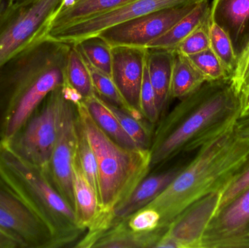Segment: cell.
<instances>
[{
  "instance_id": "6da1fadb",
  "label": "cell",
  "mask_w": 249,
  "mask_h": 248,
  "mask_svg": "<svg viewBox=\"0 0 249 248\" xmlns=\"http://www.w3.org/2000/svg\"><path fill=\"white\" fill-rule=\"evenodd\" d=\"M241 99L232 80L206 82L158 124L150 148L151 167L200 149L235 127Z\"/></svg>"
},
{
  "instance_id": "7a4b0ae2",
  "label": "cell",
  "mask_w": 249,
  "mask_h": 248,
  "mask_svg": "<svg viewBox=\"0 0 249 248\" xmlns=\"http://www.w3.org/2000/svg\"><path fill=\"white\" fill-rule=\"evenodd\" d=\"M70 48L43 35L0 66V141L17 132L53 90L65 84Z\"/></svg>"
},
{
  "instance_id": "3957f363",
  "label": "cell",
  "mask_w": 249,
  "mask_h": 248,
  "mask_svg": "<svg viewBox=\"0 0 249 248\" xmlns=\"http://www.w3.org/2000/svg\"><path fill=\"white\" fill-rule=\"evenodd\" d=\"M249 163V135L234 128L197 149L169 186L144 208L160 215L159 227L170 224L189 206L213 193L223 194Z\"/></svg>"
},
{
  "instance_id": "277c9868",
  "label": "cell",
  "mask_w": 249,
  "mask_h": 248,
  "mask_svg": "<svg viewBox=\"0 0 249 248\" xmlns=\"http://www.w3.org/2000/svg\"><path fill=\"white\" fill-rule=\"evenodd\" d=\"M0 176L29 209L48 227L54 248H74L84 235L75 212L45 170L19 157L0 141Z\"/></svg>"
},
{
  "instance_id": "5b68a950",
  "label": "cell",
  "mask_w": 249,
  "mask_h": 248,
  "mask_svg": "<svg viewBox=\"0 0 249 248\" xmlns=\"http://www.w3.org/2000/svg\"><path fill=\"white\" fill-rule=\"evenodd\" d=\"M77 119L84 128L97 160L99 202L108 214L125 200L151 169L149 149L123 147L94 122L83 100L76 102Z\"/></svg>"
},
{
  "instance_id": "8992f818",
  "label": "cell",
  "mask_w": 249,
  "mask_h": 248,
  "mask_svg": "<svg viewBox=\"0 0 249 248\" xmlns=\"http://www.w3.org/2000/svg\"><path fill=\"white\" fill-rule=\"evenodd\" d=\"M64 85L53 90L4 144L20 158L42 168L51 160L58 135Z\"/></svg>"
},
{
  "instance_id": "52a82bcc",
  "label": "cell",
  "mask_w": 249,
  "mask_h": 248,
  "mask_svg": "<svg viewBox=\"0 0 249 248\" xmlns=\"http://www.w3.org/2000/svg\"><path fill=\"white\" fill-rule=\"evenodd\" d=\"M61 0H21L0 16V66L32 42L47 34Z\"/></svg>"
},
{
  "instance_id": "ba28073f",
  "label": "cell",
  "mask_w": 249,
  "mask_h": 248,
  "mask_svg": "<svg viewBox=\"0 0 249 248\" xmlns=\"http://www.w3.org/2000/svg\"><path fill=\"white\" fill-rule=\"evenodd\" d=\"M77 115L72 90L64 84L58 135L51 160L44 169L54 187L74 211L73 167L77 157Z\"/></svg>"
},
{
  "instance_id": "9c48e42d",
  "label": "cell",
  "mask_w": 249,
  "mask_h": 248,
  "mask_svg": "<svg viewBox=\"0 0 249 248\" xmlns=\"http://www.w3.org/2000/svg\"><path fill=\"white\" fill-rule=\"evenodd\" d=\"M199 4V3H198ZM196 4L174 6L111 26L98 34L112 48L129 46L146 48L190 13Z\"/></svg>"
},
{
  "instance_id": "30bf717a",
  "label": "cell",
  "mask_w": 249,
  "mask_h": 248,
  "mask_svg": "<svg viewBox=\"0 0 249 248\" xmlns=\"http://www.w3.org/2000/svg\"><path fill=\"white\" fill-rule=\"evenodd\" d=\"M0 227L21 248H54L52 234L0 176Z\"/></svg>"
},
{
  "instance_id": "8fae6325",
  "label": "cell",
  "mask_w": 249,
  "mask_h": 248,
  "mask_svg": "<svg viewBox=\"0 0 249 248\" xmlns=\"http://www.w3.org/2000/svg\"><path fill=\"white\" fill-rule=\"evenodd\" d=\"M203 1L205 0H132L112 11L74 23L47 36L65 43L77 44L86 38L96 36L111 26L156 10L174 6L196 4Z\"/></svg>"
},
{
  "instance_id": "7c38bea8",
  "label": "cell",
  "mask_w": 249,
  "mask_h": 248,
  "mask_svg": "<svg viewBox=\"0 0 249 248\" xmlns=\"http://www.w3.org/2000/svg\"><path fill=\"white\" fill-rule=\"evenodd\" d=\"M221 193L199 199L168 225L157 248H201L208 226L219 210Z\"/></svg>"
},
{
  "instance_id": "4fadbf2b",
  "label": "cell",
  "mask_w": 249,
  "mask_h": 248,
  "mask_svg": "<svg viewBox=\"0 0 249 248\" xmlns=\"http://www.w3.org/2000/svg\"><path fill=\"white\" fill-rule=\"evenodd\" d=\"M249 189L221 208L206 229L201 248H249Z\"/></svg>"
},
{
  "instance_id": "5bb4252c",
  "label": "cell",
  "mask_w": 249,
  "mask_h": 248,
  "mask_svg": "<svg viewBox=\"0 0 249 248\" xmlns=\"http://www.w3.org/2000/svg\"><path fill=\"white\" fill-rule=\"evenodd\" d=\"M146 50L147 48L135 47L112 48L111 78L128 112L139 119H144L141 113L140 92L146 63Z\"/></svg>"
},
{
  "instance_id": "9a60e30c",
  "label": "cell",
  "mask_w": 249,
  "mask_h": 248,
  "mask_svg": "<svg viewBox=\"0 0 249 248\" xmlns=\"http://www.w3.org/2000/svg\"><path fill=\"white\" fill-rule=\"evenodd\" d=\"M210 14L231 39L239 62L249 46V0H213Z\"/></svg>"
},
{
  "instance_id": "2e32d148",
  "label": "cell",
  "mask_w": 249,
  "mask_h": 248,
  "mask_svg": "<svg viewBox=\"0 0 249 248\" xmlns=\"http://www.w3.org/2000/svg\"><path fill=\"white\" fill-rule=\"evenodd\" d=\"M167 230L168 227H158L152 231L137 232L128 228L124 219L119 220L96 234L83 235L74 248H157Z\"/></svg>"
},
{
  "instance_id": "e0dca14e",
  "label": "cell",
  "mask_w": 249,
  "mask_h": 248,
  "mask_svg": "<svg viewBox=\"0 0 249 248\" xmlns=\"http://www.w3.org/2000/svg\"><path fill=\"white\" fill-rule=\"evenodd\" d=\"M184 167L176 166L162 173L146 176L125 200L115 207L112 212L105 214V224L109 226L111 223L124 219L144 208L169 186Z\"/></svg>"
},
{
  "instance_id": "ac0fdd59",
  "label": "cell",
  "mask_w": 249,
  "mask_h": 248,
  "mask_svg": "<svg viewBox=\"0 0 249 248\" xmlns=\"http://www.w3.org/2000/svg\"><path fill=\"white\" fill-rule=\"evenodd\" d=\"M132 0H61L51 16L47 35L115 10Z\"/></svg>"
},
{
  "instance_id": "d6986e66",
  "label": "cell",
  "mask_w": 249,
  "mask_h": 248,
  "mask_svg": "<svg viewBox=\"0 0 249 248\" xmlns=\"http://www.w3.org/2000/svg\"><path fill=\"white\" fill-rule=\"evenodd\" d=\"M74 212L80 228L90 231L97 225L104 213L97 193L90 185L77 157L73 167Z\"/></svg>"
},
{
  "instance_id": "ffe728a7",
  "label": "cell",
  "mask_w": 249,
  "mask_h": 248,
  "mask_svg": "<svg viewBox=\"0 0 249 248\" xmlns=\"http://www.w3.org/2000/svg\"><path fill=\"white\" fill-rule=\"evenodd\" d=\"M175 51L147 48L146 64L157 109L162 116L171 98V76Z\"/></svg>"
},
{
  "instance_id": "44dd1931",
  "label": "cell",
  "mask_w": 249,
  "mask_h": 248,
  "mask_svg": "<svg viewBox=\"0 0 249 248\" xmlns=\"http://www.w3.org/2000/svg\"><path fill=\"white\" fill-rule=\"evenodd\" d=\"M209 0L199 3L190 13L178 20L166 33L149 43L146 48L175 51L180 43L210 16Z\"/></svg>"
},
{
  "instance_id": "7402d4cb",
  "label": "cell",
  "mask_w": 249,
  "mask_h": 248,
  "mask_svg": "<svg viewBox=\"0 0 249 248\" xmlns=\"http://www.w3.org/2000/svg\"><path fill=\"white\" fill-rule=\"evenodd\" d=\"M83 100L94 122L112 139L127 148H140L126 133L116 116L100 96L96 93Z\"/></svg>"
},
{
  "instance_id": "603a6c76",
  "label": "cell",
  "mask_w": 249,
  "mask_h": 248,
  "mask_svg": "<svg viewBox=\"0 0 249 248\" xmlns=\"http://www.w3.org/2000/svg\"><path fill=\"white\" fill-rule=\"evenodd\" d=\"M206 82L188 57L175 52L171 76V99H183L194 93Z\"/></svg>"
},
{
  "instance_id": "cb8c5ba5",
  "label": "cell",
  "mask_w": 249,
  "mask_h": 248,
  "mask_svg": "<svg viewBox=\"0 0 249 248\" xmlns=\"http://www.w3.org/2000/svg\"><path fill=\"white\" fill-rule=\"evenodd\" d=\"M66 85L78 93L83 100L96 94L89 66L78 47L71 44L66 67Z\"/></svg>"
},
{
  "instance_id": "d4e9b609",
  "label": "cell",
  "mask_w": 249,
  "mask_h": 248,
  "mask_svg": "<svg viewBox=\"0 0 249 248\" xmlns=\"http://www.w3.org/2000/svg\"><path fill=\"white\" fill-rule=\"evenodd\" d=\"M86 62L97 71L111 77L112 75V47L101 36L86 38L75 44Z\"/></svg>"
},
{
  "instance_id": "484cf974",
  "label": "cell",
  "mask_w": 249,
  "mask_h": 248,
  "mask_svg": "<svg viewBox=\"0 0 249 248\" xmlns=\"http://www.w3.org/2000/svg\"><path fill=\"white\" fill-rule=\"evenodd\" d=\"M103 100L116 116L126 133L140 148L150 150L154 132L146 123V119L136 117L124 108Z\"/></svg>"
},
{
  "instance_id": "4316f807",
  "label": "cell",
  "mask_w": 249,
  "mask_h": 248,
  "mask_svg": "<svg viewBox=\"0 0 249 248\" xmlns=\"http://www.w3.org/2000/svg\"><path fill=\"white\" fill-rule=\"evenodd\" d=\"M77 157L88 181L96 191L99 199V179L97 160L87 134L78 119Z\"/></svg>"
},
{
  "instance_id": "83f0119b",
  "label": "cell",
  "mask_w": 249,
  "mask_h": 248,
  "mask_svg": "<svg viewBox=\"0 0 249 248\" xmlns=\"http://www.w3.org/2000/svg\"><path fill=\"white\" fill-rule=\"evenodd\" d=\"M188 57L206 82L230 80L231 75L211 48Z\"/></svg>"
},
{
  "instance_id": "f1b7e54d",
  "label": "cell",
  "mask_w": 249,
  "mask_h": 248,
  "mask_svg": "<svg viewBox=\"0 0 249 248\" xmlns=\"http://www.w3.org/2000/svg\"><path fill=\"white\" fill-rule=\"evenodd\" d=\"M210 48L220 60L232 78L238 66V60L227 33L212 21L210 27Z\"/></svg>"
},
{
  "instance_id": "f546056e",
  "label": "cell",
  "mask_w": 249,
  "mask_h": 248,
  "mask_svg": "<svg viewBox=\"0 0 249 248\" xmlns=\"http://www.w3.org/2000/svg\"><path fill=\"white\" fill-rule=\"evenodd\" d=\"M211 23L210 14L198 27L178 45L175 52L184 56H190L210 48Z\"/></svg>"
},
{
  "instance_id": "4dcf8cb0",
  "label": "cell",
  "mask_w": 249,
  "mask_h": 248,
  "mask_svg": "<svg viewBox=\"0 0 249 248\" xmlns=\"http://www.w3.org/2000/svg\"><path fill=\"white\" fill-rule=\"evenodd\" d=\"M87 64L89 66V70H90L93 87H94L96 94L100 96L102 99L127 110V106L123 100L112 78L95 69L94 68L90 66L88 63Z\"/></svg>"
},
{
  "instance_id": "1f68e13d",
  "label": "cell",
  "mask_w": 249,
  "mask_h": 248,
  "mask_svg": "<svg viewBox=\"0 0 249 248\" xmlns=\"http://www.w3.org/2000/svg\"><path fill=\"white\" fill-rule=\"evenodd\" d=\"M140 109L142 116L148 122L153 125L159 122L160 116L157 109L155 93L149 80L146 63L140 92Z\"/></svg>"
},
{
  "instance_id": "d6a6232c",
  "label": "cell",
  "mask_w": 249,
  "mask_h": 248,
  "mask_svg": "<svg viewBox=\"0 0 249 248\" xmlns=\"http://www.w3.org/2000/svg\"><path fill=\"white\" fill-rule=\"evenodd\" d=\"M124 219L128 228L133 231L146 232L159 227L160 215L155 210L143 208Z\"/></svg>"
},
{
  "instance_id": "836d02e7",
  "label": "cell",
  "mask_w": 249,
  "mask_h": 248,
  "mask_svg": "<svg viewBox=\"0 0 249 248\" xmlns=\"http://www.w3.org/2000/svg\"><path fill=\"white\" fill-rule=\"evenodd\" d=\"M248 189H249V163L222 194L218 211Z\"/></svg>"
},
{
  "instance_id": "e575fe53",
  "label": "cell",
  "mask_w": 249,
  "mask_h": 248,
  "mask_svg": "<svg viewBox=\"0 0 249 248\" xmlns=\"http://www.w3.org/2000/svg\"><path fill=\"white\" fill-rule=\"evenodd\" d=\"M231 80L235 90L239 94L249 80V46L238 62V66Z\"/></svg>"
},
{
  "instance_id": "d590c367",
  "label": "cell",
  "mask_w": 249,
  "mask_h": 248,
  "mask_svg": "<svg viewBox=\"0 0 249 248\" xmlns=\"http://www.w3.org/2000/svg\"><path fill=\"white\" fill-rule=\"evenodd\" d=\"M0 248H21L20 243L11 234L0 227Z\"/></svg>"
},
{
  "instance_id": "8d00e7d4",
  "label": "cell",
  "mask_w": 249,
  "mask_h": 248,
  "mask_svg": "<svg viewBox=\"0 0 249 248\" xmlns=\"http://www.w3.org/2000/svg\"><path fill=\"white\" fill-rule=\"evenodd\" d=\"M235 128L241 133L249 135V111L239 116L235 124Z\"/></svg>"
},
{
  "instance_id": "74e56055",
  "label": "cell",
  "mask_w": 249,
  "mask_h": 248,
  "mask_svg": "<svg viewBox=\"0 0 249 248\" xmlns=\"http://www.w3.org/2000/svg\"><path fill=\"white\" fill-rule=\"evenodd\" d=\"M239 96L242 108L241 115H242L249 111V80L240 92Z\"/></svg>"
},
{
  "instance_id": "f35d334b",
  "label": "cell",
  "mask_w": 249,
  "mask_h": 248,
  "mask_svg": "<svg viewBox=\"0 0 249 248\" xmlns=\"http://www.w3.org/2000/svg\"><path fill=\"white\" fill-rule=\"evenodd\" d=\"M13 2V0H0V16Z\"/></svg>"
},
{
  "instance_id": "ab89813d",
  "label": "cell",
  "mask_w": 249,
  "mask_h": 248,
  "mask_svg": "<svg viewBox=\"0 0 249 248\" xmlns=\"http://www.w3.org/2000/svg\"><path fill=\"white\" fill-rule=\"evenodd\" d=\"M13 1H21V0H13Z\"/></svg>"
},
{
  "instance_id": "60d3db41",
  "label": "cell",
  "mask_w": 249,
  "mask_h": 248,
  "mask_svg": "<svg viewBox=\"0 0 249 248\" xmlns=\"http://www.w3.org/2000/svg\"></svg>"
}]
</instances>
